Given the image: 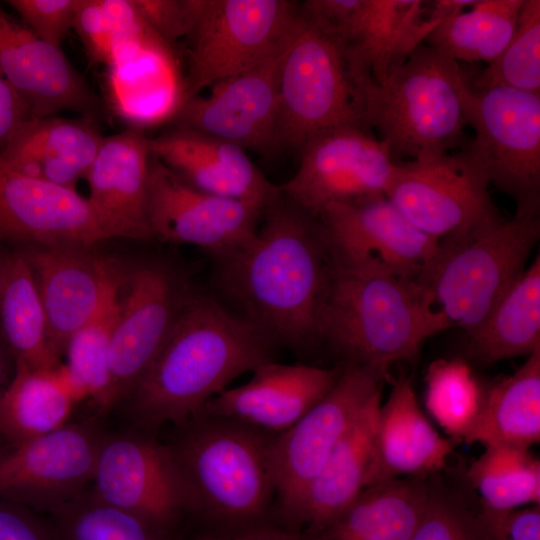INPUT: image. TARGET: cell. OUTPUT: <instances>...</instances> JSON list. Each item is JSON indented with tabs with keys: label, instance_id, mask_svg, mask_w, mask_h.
<instances>
[{
	"label": "cell",
	"instance_id": "ab89813d",
	"mask_svg": "<svg viewBox=\"0 0 540 540\" xmlns=\"http://www.w3.org/2000/svg\"><path fill=\"white\" fill-rule=\"evenodd\" d=\"M411 540H489L479 516L464 499L431 486L428 502Z\"/></svg>",
	"mask_w": 540,
	"mask_h": 540
},
{
	"label": "cell",
	"instance_id": "d4e9b609",
	"mask_svg": "<svg viewBox=\"0 0 540 540\" xmlns=\"http://www.w3.org/2000/svg\"><path fill=\"white\" fill-rule=\"evenodd\" d=\"M452 442L423 414L409 379L393 381L380 404L366 487L397 478H421L442 470Z\"/></svg>",
	"mask_w": 540,
	"mask_h": 540
},
{
	"label": "cell",
	"instance_id": "5bb4252c",
	"mask_svg": "<svg viewBox=\"0 0 540 540\" xmlns=\"http://www.w3.org/2000/svg\"><path fill=\"white\" fill-rule=\"evenodd\" d=\"M105 433L94 419L0 445V499L53 513L92 483Z\"/></svg>",
	"mask_w": 540,
	"mask_h": 540
},
{
	"label": "cell",
	"instance_id": "f6af8a7d",
	"mask_svg": "<svg viewBox=\"0 0 540 540\" xmlns=\"http://www.w3.org/2000/svg\"><path fill=\"white\" fill-rule=\"evenodd\" d=\"M0 540H55L50 523L22 505L0 499Z\"/></svg>",
	"mask_w": 540,
	"mask_h": 540
},
{
	"label": "cell",
	"instance_id": "836d02e7",
	"mask_svg": "<svg viewBox=\"0 0 540 540\" xmlns=\"http://www.w3.org/2000/svg\"><path fill=\"white\" fill-rule=\"evenodd\" d=\"M524 0H477L425 39L453 60L491 63L509 43Z\"/></svg>",
	"mask_w": 540,
	"mask_h": 540
},
{
	"label": "cell",
	"instance_id": "bcb514c9",
	"mask_svg": "<svg viewBox=\"0 0 540 540\" xmlns=\"http://www.w3.org/2000/svg\"><path fill=\"white\" fill-rule=\"evenodd\" d=\"M33 117L27 103L0 73V153Z\"/></svg>",
	"mask_w": 540,
	"mask_h": 540
},
{
	"label": "cell",
	"instance_id": "52a82bcc",
	"mask_svg": "<svg viewBox=\"0 0 540 540\" xmlns=\"http://www.w3.org/2000/svg\"><path fill=\"white\" fill-rule=\"evenodd\" d=\"M279 97L280 153H299L309 139L331 128L351 125L368 129L361 88L340 40L299 12L280 58Z\"/></svg>",
	"mask_w": 540,
	"mask_h": 540
},
{
	"label": "cell",
	"instance_id": "d6986e66",
	"mask_svg": "<svg viewBox=\"0 0 540 540\" xmlns=\"http://www.w3.org/2000/svg\"><path fill=\"white\" fill-rule=\"evenodd\" d=\"M17 249L31 267L46 314L50 344L61 357L71 336L120 292L127 268L93 247Z\"/></svg>",
	"mask_w": 540,
	"mask_h": 540
},
{
	"label": "cell",
	"instance_id": "4fadbf2b",
	"mask_svg": "<svg viewBox=\"0 0 540 540\" xmlns=\"http://www.w3.org/2000/svg\"><path fill=\"white\" fill-rule=\"evenodd\" d=\"M490 181L472 154L396 162L388 199L421 232L441 239L499 219Z\"/></svg>",
	"mask_w": 540,
	"mask_h": 540
},
{
	"label": "cell",
	"instance_id": "3957f363",
	"mask_svg": "<svg viewBox=\"0 0 540 540\" xmlns=\"http://www.w3.org/2000/svg\"><path fill=\"white\" fill-rule=\"evenodd\" d=\"M451 327L416 279L336 262L318 319V344L343 361L387 376L414 361L424 341Z\"/></svg>",
	"mask_w": 540,
	"mask_h": 540
},
{
	"label": "cell",
	"instance_id": "e575fe53",
	"mask_svg": "<svg viewBox=\"0 0 540 540\" xmlns=\"http://www.w3.org/2000/svg\"><path fill=\"white\" fill-rule=\"evenodd\" d=\"M466 478L480 496L483 513H506L540 505V461L529 449L485 446L472 462Z\"/></svg>",
	"mask_w": 540,
	"mask_h": 540
},
{
	"label": "cell",
	"instance_id": "e0dca14e",
	"mask_svg": "<svg viewBox=\"0 0 540 540\" xmlns=\"http://www.w3.org/2000/svg\"><path fill=\"white\" fill-rule=\"evenodd\" d=\"M282 52L214 83L205 96L182 100L173 117L175 125L225 140L262 157L280 154Z\"/></svg>",
	"mask_w": 540,
	"mask_h": 540
},
{
	"label": "cell",
	"instance_id": "f35d334b",
	"mask_svg": "<svg viewBox=\"0 0 540 540\" xmlns=\"http://www.w3.org/2000/svg\"><path fill=\"white\" fill-rule=\"evenodd\" d=\"M466 80L474 90L501 86L540 93L539 0H524L509 43L472 81Z\"/></svg>",
	"mask_w": 540,
	"mask_h": 540
},
{
	"label": "cell",
	"instance_id": "83f0119b",
	"mask_svg": "<svg viewBox=\"0 0 540 540\" xmlns=\"http://www.w3.org/2000/svg\"><path fill=\"white\" fill-rule=\"evenodd\" d=\"M381 392L335 446L311 483L298 529L308 537L327 527L366 487Z\"/></svg>",
	"mask_w": 540,
	"mask_h": 540
},
{
	"label": "cell",
	"instance_id": "f907efd6",
	"mask_svg": "<svg viewBox=\"0 0 540 540\" xmlns=\"http://www.w3.org/2000/svg\"><path fill=\"white\" fill-rule=\"evenodd\" d=\"M3 252H4V249H3V248H0V265H1V260H2V256H3Z\"/></svg>",
	"mask_w": 540,
	"mask_h": 540
},
{
	"label": "cell",
	"instance_id": "9a60e30c",
	"mask_svg": "<svg viewBox=\"0 0 540 540\" xmlns=\"http://www.w3.org/2000/svg\"><path fill=\"white\" fill-rule=\"evenodd\" d=\"M299 154L298 169L279 189L315 217L331 203L386 195L396 166L385 141L351 125L316 134Z\"/></svg>",
	"mask_w": 540,
	"mask_h": 540
},
{
	"label": "cell",
	"instance_id": "60d3db41",
	"mask_svg": "<svg viewBox=\"0 0 540 540\" xmlns=\"http://www.w3.org/2000/svg\"><path fill=\"white\" fill-rule=\"evenodd\" d=\"M79 0H8L6 3L41 40L61 49L73 29Z\"/></svg>",
	"mask_w": 540,
	"mask_h": 540
},
{
	"label": "cell",
	"instance_id": "2e32d148",
	"mask_svg": "<svg viewBox=\"0 0 540 540\" xmlns=\"http://www.w3.org/2000/svg\"><path fill=\"white\" fill-rule=\"evenodd\" d=\"M263 211L192 187L151 154L147 220L152 238L195 245L217 258L255 236Z\"/></svg>",
	"mask_w": 540,
	"mask_h": 540
},
{
	"label": "cell",
	"instance_id": "8fae6325",
	"mask_svg": "<svg viewBox=\"0 0 540 540\" xmlns=\"http://www.w3.org/2000/svg\"><path fill=\"white\" fill-rule=\"evenodd\" d=\"M126 294L109 346L110 386L105 412L119 405L148 371L193 292L181 272L161 259L127 268Z\"/></svg>",
	"mask_w": 540,
	"mask_h": 540
},
{
	"label": "cell",
	"instance_id": "d590c367",
	"mask_svg": "<svg viewBox=\"0 0 540 540\" xmlns=\"http://www.w3.org/2000/svg\"><path fill=\"white\" fill-rule=\"evenodd\" d=\"M48 520L55 540H181L145 519L84 492Z\"/></svg>",
	"mask_w": 540,
	"mask_h": 540
},
{
	"label": "cell",
	"instance_id": "6da1fadb",
	"mask_svg": "<svg viewBox=\"0 0 540 540\" xmlns=\"http://www.w3.org/2000/svg\"><path fill=\"white\" fill-rule=\"evenodd\" d=\"M244 246L223 256L219 281L238 310L277 347L303 351L318 344V319L333 270L319 217L282 193L262 213Z\"/></svg>",
	"mask_w": 540,
	"mask_h": 540
},
{
	"label": "cell",
	"instance_id": "4dcf8cb0",
	"mask_svg": "<svg viewBox=\"0 0 540 540\" xmlns=\"http://www.w3.org/2000/svg\"><path fill=\"white\" fill-rule=\"evenodd\" d=\"M540 350V257L525 268L487 317L466 333V352L489 365Z\"/></svg>",
	"mask_w": 540,
	"mask_h": 540
},
{
	"label": "cell",
	"instance_id": "74e56055",
	"mask_svg": "<svg viewBox=\"0 0 540 540\" xmlns=\"http://www.w3.org/2000/svg\"><path fill=\"white\" fill-rule=\"evenodd\" d=\"M471 368L462 360H437L426 375L425 405L433 419L453 439L465 438L484 398Z\"/></svg>",
	"mask_w": 540,
	"mask_h": 540
},
{
	"label": "cell",
	"instance_id": "7bdbcfd3",
	"mask_svg": "<svg viewBox=\"0 0 540 540\" xmlns=\"http://www.w3.org/2000/svg\"><path fill=\"white\" fill-rule=\"evenodd\" d=\"M149 28L168 46L188 37L193 24L189 0H132Z\"/></svg>",
	"mask_w": 540,
	"mask_h": 540
},
{
	"label": "cell",
	"instance_id": "ac0fdd59",
	"mask_svg": "<svg viewBox=\"0 0 540 540\" xmlns=\"http://www.w3.org/2000/svg\"><path fill=\"white\" fill-rule=\"evenodd\" d=\"M116 238L88 198L27 176L0 155V248L93 247Z\"/></svg>",
	"mask_w": 540,
	"mask_h": 540
},
{
	"label": "cell",
	"instance_id": "d6a6232c",
	"mask_svg": "<svg viewBox=\"0 0 540 540\" xmlns=\"http://www.w3.org/2000/svg\"><path fill=\"white\" fill-rule=\"evenodd\" d=\"M75 401L61 367L35 370L15 361L0 398V437L19 442L50 433L67 424Z\"/></svg>",
	"mask_w": 540,
	"mask_h": 540
},
{
	"label": "cell",
	"instance_id": "1f68e13d",
	"mask_svg": "<svg viewBox=\"0 0 540 540\" xmlns=\"http://www.w3.org/2000/svg\"><path fill=\"white\" fill-rule=\"evenodd\" d=\"M539 440L540 350L485 391L479 415L463 441L529 449Z\"/></svg>",
	"mask_w": 540,
	"mask_h": 540
},
{
	"label": "cell",
	"instance_id": "7dc6e473",
	"mask_svg": "<svg viewBox=\"0 0 540 540\" xmlns=\"http://www.w3.org/2000/svg\"><path fill=\"white\" fill-rule=\"evenodd\" d=\"M181 540H310L301 532H294L273 523H266L228 532L198 530L184 535Z\"/></svg>",
	"mask_w": 540,
	"mask_h": 540
},
{
	"label": "cell",
	"instance_id": "484cf974",
	"mask_svg": "<svg viewBox=\"0 0 540 540\" xmlns=\"http://www.w3.org/2000/svg\"><path fill=\"white\" fill-rule=\"evenodd\" d=\"M148 139L136 128L104 137L85 177L90 204L118 238L152 239L147 220Z\"/></svg>",
	"mask_w": 540,
	"mask_h": 540
},
{
	"label": "cell",
	"instance_id": "ee69618b",
	"mask_svg": "<svg viewBox=\"0 0 540 540\" xmlns=\"http://www.w3.org/2000/svg\"><path fill=\"white\" fill-rule=\"evenodd\" d=\"M479 516L489 540H540V505Z\"/></svg>",
	"mask_w": 540,
	"mask_h": 540
},
{
	"label": "cell",
	"instance_id": "b9f144b4",
	"mask_svg": "<svg viewBox=\"0 0 540 540\" xmlns=\"http://www.w3.org/2000/svg\"><path fill=\"white\" fill-rule=\"evenodd\" d=\"M73 29L91 66L109 67L113 63L117 50L116 36L100 0H79Z\"/></svg>",
	"mask_w": 540,
	"mask_h": 540
},
{
	"label": "cell",
	"instance_id": "7402d4cb",
	"mask_svg": "<svg viewBox=\"0 0 540 540\" xmlns=\"http://www.w3.org/2000/svg\"><path fill=\"white\" fill-rule=\"evenodd\" d=\"M342 367L321 368L275 361L255 368L243 385L226 388L200 412L275 437L301 419L334 386Z\"/></svg>",
	"mask_w": 540,
	"mask_h": 540
},
{
	"label": "cell",
	"instance_id": "9c48e42d",
	"mask_svg": "<svg viewBox=\"0 0 540 540\" xmlns=\"http://www.w3.org/2000/svg\"><path fill=\"white\" fill-rule=\"evenodd\" d=\"M386 377L364 367H342L331 390L292 427L272 438L273 524L300 532L299 517L311 483L371 399L381 392Z\"/></svg>",
	"mask_w": 540,
	"mask_h": 540
},
{
	"label": "cell",
	"instance_id": "30bf717a",
	"mask_svg": "<svg viewBox=\"0 0 540 540\" xmlns=\"http://www.w3.org/2000/svg\"><path fill=\"white\" fill-rule=\"evenodd\" d=\"M464 102L475 131L464 147L490 184L515 201V214L539 216L540 93L501 86L474 90L467 83Z\"/></svg>",
	"mask_w": 540,
	"mask_h": 540
},
{
	"label": "cell",
	"instance_id": "f1b7e54d",
	"mask_svg": "<svg viewBox=\"0 0 540 540\" xmlns=\"http://www.w3.org/2000/svg\"><path fill=\"white\" fill-rule=\"evenodd\" d=\"M430 487L421 478H397L365 487L310 540H411Z\"/></svg>",
	"mask_w": 540,
	"mask_h": 540
},
{
	"label": "cell",
	"instance_id": "c3c4849f",
	"mask_svg": "<svg viewBox=\"0 0 540 540\" xmlns=\"http://www.w3.org/2000/svg\"><path fill=\"white\" fill-rule=\"evenodd\" d=\"M477 0H436L427 2L426 17L428 20L441 23L466 9L472 7Z\"/></svg>",
	"mask_w": 540,
	"mask_h": 540
},
{
	"label": "cell",
	"instance_id": "cb8c5ba5",
	"mask_svg": "<svg viewBox=\"0 0 540 540\" xmlns=\"http://www.w3.org/2000/svg\"><path fill=\"white\" fill-rule=\"evenodd\" d=\"M426 7L421 0H361L334 32L360 88L383 82L425 42L438 25L427 19Z\"/></svg>",
	"mask_w": 540,
	"mask_h": 540
},
{
	"label": "cell",
	"instance_id": "277c9868",
	"mask_svg": "<svg viewBox=\"0 0 540 540\" xmlns=\"http://www.w3.org/2000/svg\"><path fill=\"white\" fill-rule=\"evenodd\" d=\"M169 443L199 530L228 532L271 522L275 480L271 436L199 412Z\"/></svg>",
	"mask_w": 540,
	"mask_h": 540
},
{
	"label": "cell",
	"instance_id": "7c38bea8",
	"mask_svg": "<svg viewBox=\"0 0 540 540\" xmlns=\"http://www.w3.org/2000/svg\"><path fill=\"white\" fill-rule=\"evenodd\" d=\"M92 484L91 493L104 503L185 535L191 518L188 492L167 444L152 434L105 433Z\"/></svg>",
	"mask_w": 540,
	"mask_h": 540
},
{
	"label": "cell",
	"instance_id": "f546056e",
	"mask_svg": "<svg viewBox=\"0 0 540 540\" xmlns=\"http://www.w3.org/2000/svg\"><path fill=\"white\" fill-rule=\"evenodd\" d=\"M1 338L13 355L31 369L61 367L53 350L38 287L21 250H4L0 265Z\"/></svg>",
	"mask_w": 540,
	"mask_h": 540
},
{
	"label": "cell",
	"instance_id": "603a6c76",
	"mask_svg": "<svg viewBox=\"0 0 540 540\" xmlns=\"http://www.w3.org/2000/svg\"><path fill=\"white\" fill-rule=\"evenodd\" d=\"M150 152L180 179L203 192L265 209L281 194L246 151L225 140L174 125L148 139Z\"/></svg>",
	"mask_w": 540,
	"mask_h": 540
},
{
	"label": "cell",
	"instance_id": "ba28073f",
	"mask_svg": "<svg viewBox=\"0 0 540 540\" xmlns=\"http://www.w3.org/2000/svg\"><path fill=\"white\" fill-rule=\"evenodd\" d=\"M189 2L193 24L182 100L281 53L298 20L296 1Z\"/></svg>",
	"mask_w": 540,
	"mask_h": 540
},
{
	"label": "cell",
	"instance_id": "681fc988",
	"mask_svg": "<svg viewBox=\"0 0 540 540\" xmlns=\"http://www.w3.org/2000/svg\"><path fill=\"white\" fill-rule=\"evenodd\" d=\"M15 371V359L0 336V398Z\"/></svg>",
	"mask_w": 540,
	"mask_h": 540
},
{
	"label": "cell",
	"instance_id": "7a4b0ae2",
	"mask_svg": "<svg viewBox=\"0 0 540 540\" xmlns=\"http://www.w3.org/2000/svg\"><path fill=\"white\" fill-rule=\"evenodd\" d=\"M277 348L215 298L192 292L152 365L119 405L140 432L178 426L232 380L274 361Z\"/></svg>",
	"mask_w": 540,
	"mask_h": 540
},
{
	"label": "cell",
	"instance_id": "8992f818",
	"mask_svg": "<svg viewBox=\"0 0 540 540\" xmlns=\"http://www.w3.org/2000/svg\"><path fill=\"white\" fill-rule=\"evenodd\" d=\"M539 238V216L519 214L445 236L416 281L450 325L468 333L523 273Z\"/></svg>",
	"mask_w": 540,
	"mask_h": 540
},
{
	"label": "cell",
	"instance_id": "8d00e7d4",
	"mask_svg": "<svg viewBox=\"0 0 540 540\" xmlns=\"http://www.w3.org/2000/svg\"><path fill=\"white\" fill-rule=\"evenodd\" d=\"M121 291V290H120ZM120 308V292L68 340L62 373L76 400L90 397L105 412L110 386L109 346Z\"/></svg>",
	"mask_w": 540,
	"mask_h": 540
},
{
	"label": "cell",
	"instance_id": "5b68a950",
	"mask_svg": "<svg viewBox=\"0 0 540 540\" xmlns=\"http://www.w3.org/2000/svg\"><path fill=\"white\" fill-rule=\"evenodd\" d=\"M466 87L460 64L423 43L383 82L363 86L364 124L395 162L450 153L464 142Z\"/></svg>",
	"mask_w": 540,
	"mask_h": 540
},
{
	"label": "cell",
	"instance_id": "4316f807",
	"mask_svg": "<svg viewBox=\"0 0 540 540\" xmlns=\"http://www.w3.org/2000/svg\"><path fill=\"white\" fill-rule=\"evenodd\" d=\"M103 140L99 121L92 118L33 117L0 155L27 176L76 190Z\"/></svg>",
	"mask_w": 540,
	"mask_h": 540
},
{
	"label": "cell",
	"instance_id": "44dd1931",
	"mask_svg": "<svg viewBox=\"0 0 540 540\" xmlns=\"http://www.w3.org/2000/svg\"><path fill=\"white\" fill-rule=\"evenodd\" d=\"M0 73L34 117L70 111L105 120L107 106L64 55L37 37L0 4Z\"/></svg>",
	"mask_w": 540,
	"mask_h": 540
},
{
	"label": "cell",
	"instance_id": "ffe728a7",
	"mask_svg": "<svg viewBox=\"0 0 540 540\" xmlns=\"http://www.w3.org/2000/svg\"><path fill=\"white\" fill-rule=\"evenodd\" d=\"M319 219L336 262L413 279L438 242L408 221L386 195L331 203Z\"/></svg>",
	"mask_w": 540,
	"mask_h": 540
}]
</instances>
